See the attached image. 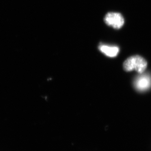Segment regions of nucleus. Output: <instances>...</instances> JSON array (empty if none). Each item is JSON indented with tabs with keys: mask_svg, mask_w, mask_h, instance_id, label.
I'll return each instance as SVG.
<instances>
[{
	"mask_svg": "<svg viewBox=\"0 0 151 151\" xmlns=\"http://www.w3.org/2000/svg\"><path fill=\"white\" fill-rule=\"evenodd\" d=\"M147 67V62L145 59L139 55L129 57L124 62L123 67L126 71L135 70L139 73H143Z\"/></svg>",
	"mask_w": 151,
	"mask_h": 151,
	"instance_id": "nucleus-1",
	"label": "nucleus"
},
{
	"mask_svg": "<svg viewBox=\"0 0 151 151\" xmlns=\"http://www.w3.org/2000/svg\"><path fill=\"white\" fill-rule=\"evenodd\" d=\"M135 89L139 91H144L151 87V76L148 73H140L134 82Z\"/></svg>",
	"mask_w": 151,
	"mask_h": 151,
	"instance_id": "nucleus-2",
	"label": "nucleus"
},
{
	"mask_svg": "<svg viewBox=\"0 0 151 151\" xmlns=\"http://www.w3.org/2000/svg\"><path fill=\"white\" fill-rule=\"evenodd\" d=\"M104 21L106 24L116 29H120L124 24V19L122 15L117 12L107 13Z\"/></svg>",
	"mask_w": 151,
	"mask_h": 151,
	"instance_id": "nucleus-3",
	"label": "nucleus"
},
{
	"mask_svg": "<svg viewBox=\"0 0 151 151\" xmlns=\"http://www.w3.org/2000/svg\"><path fill=\"white\" fill-rule=\"evenodd\" d=\"M99 50L108 57H114L116 56L119 51V49L117 46H110L107 45H100Z\"/></svg>",
	"mask_w": 151,
	"mask_h": 151,
	"instance_id": "nucleus-4",
	"label": "nucleus"
}]
</instances>
